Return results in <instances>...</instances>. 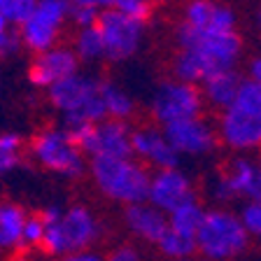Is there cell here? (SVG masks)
<instances>
[{
  "mask_svg": "<svg viewBox=\"0 0 261 261\" xmlns=\"http://www.w3.org/2000/svg\"><path fill=\"white\" fill-rule=\"evenodd\" d=\"M240 51H243V40L238 33L203 38L196 47L179 49V54L173 61V75L185 84H201L215 72L233 70Z\"/></svg>",
  "mask_w": 261,
  "mask_h": 261,
  "instance_id": "6da1fadb",
  "label": "cell"
},
{
  "mask_svg": "<svg viewBox=\"0 0 261 261\" xmlns=\"http://www.w3.org/2000/svg\"><path fill=\"white\" fill-rule=\"evenodd\" d=\"M217 136L231 149L252 152L261 147V84L243 80L233 103L219 117Z\"/></svg>",
  "mask_w": 261,
  "mask_h": 261,
  "instance_id": "7a4b0ae2",
  "label": "cell"
},
{
  "mask_svg": "<svg viewBox=\"0 0 261 261\" xmlns=\"http://www.w3.org/2000/svg\"><path fill=\"white\" fill-rule=\"evenodd\" d=\"M91 175L93 182L108 198L117 203L138 205L149 201V185L152 175L145 163L133 159H91Z\"/></svg>",
  "mask_w": 261,
  "mask_h": 261,
  "instance_id": "3957f363",
  "label": "cell"
},
{
  "mask_svg": "<svg viewBox=\"0 0 261 261\" xmlns=\"http://www.w3.org/2000/svg\"><path fill=\"white\" fill-rule=\"evenodd\" d=\"M252 236L243 219L228 210H205L196 233V252L207 261H231L250 250Z\"/></svg>",
  "mask_w": 261,
  "mask_h": 261,
  "instance_id": "277c9868",
  "label": "cell"
},
{
  "mask_svg": "<svg viewBox=\"0 0 261 261\" xmlns=\"http://www.w3.org/2000/svg\"><path fill=\"white\" fill-rule=\"evenodd\" d=\"M100 82L84 75H70L49 87V103L63 114L65 128L80 124H100L108 119L100 100Z\"/></svg>",
  "mask_w": 261,
  "mask_h": 261,
  "instance_id": "5b68a950",
  "label": "cell"
},
{
  "mask_svg": "<svg viewBox=\"0 0 261 261\" xmlns=\"http://www.w3.org/2000/svg\"><path fill=\"white\" fill-rule=\"evenodd\" d=\"M98 222L87 207L75 205L54 224H44V238L40 250L49 256H68L87 252V247L98 240Z\"/></svg>",
  "mask_w": 261,
  "mask_h": 261,
  "instance_id": "8992f818",
  "label": "cell"
},
{
  "mask_svg": "<svg viewBox=\"0 0 261 261\" xmlns=\"http://www.w3.org/2000/svg\"><path fill=\"white\" fill-rule=\"evenodd\" d=\"M31 154L47 170L65 177H77L84 173V154L70 142L65 128H44L31 140Z\"/></svg>",
  "mask_w": 261,
  "mask_h": 261,
  "instance_id": "52a82bcc",
  "label": "cell"
},
{
  "mask_svg": "<svg viewBox=\"0 0 261 261\" xmlns=\"http://www.w3.org/2000/svg\"><path fill=\"white\" fill-rule=\"evenodd\" d=\"M70 16V0H38L33 14L21 23L19 38L31 51L44 54L54 49L63 21Z\"/></svg>",
  "mask_w": 261,
  "mask_h": 261,
  "instance_id": "ba28073f",
  "label": "cell"
},
{
  "mask_svg": "<svg viewBox=\"0 0 261 261\" xmlns=\"http://www.w3.org/2000/svg\"><path fill=\"white\" fill-rule=\"evenodd\" d=\"M205 100L196 84H185V82H163L156 89L152 98V117L161 126L175 124V121L196 119L201 117Z\"/></svg>",
  "mask_w": 261,
  "mask_h": 261,
  "instance_id": "9c48e42d",
  "label": "cell"
},
{
  "mask_svg": "<svg viewBox=\"0 0 261 261\" xmlns=\"http://www.w3.org/2000/svg\"><path fill=\"white\" fill-rule=\"evenodd\" d=\"M100 38H103L105 56L110 61H126L138 51L142 42L145 23L133 21L117 10H103L96 21Z\"/></svg>",
  "mask_w": 261,
  "mask_h": 261,
  "instance_id": "30bf717a",
  "label": "cell"
},
{
  "mask_svg": "<svg viewBox=\"0 0 261 261\" xmlns=\"http://www.w3.org/2000/svg\"><path fill=\"white\" fill-rule=\"evenodd\" d=\"M163 138L168 140V145L173 147L177 154H191V156L212 152L219 142V136H217V130H215V126L207 124L203 117L175 121V124L163 126Z\"/></svg>",
  "mask_w": 261,
  "mask_h": 261,
  "instance_id": "8fae6325",
  "label": "cell"
},
{
  "mask_svg": "<svg viewBox=\"0 0 261 261\" xmlns=\"http://www.w3.org/2000/svg\"><path fill=\"white\" fill-rule=\"evenodd\" d=\"M191 198H196L194 185L182 170L168 168V170H156L152 175L149 205L161 210L163 215H170L175 207H179L182 203L191 201Z\"/></svg>",
  "mask_w": 261,
  "mask_h": 261,
  "instance_id": "7c38bea8",
  "label": "cell"
},
{
  "mask_svg": "<svg viewBox=\"0 0 261 261\" xmlns=\"http://www.w3.org/2000/svg\"><path fill=\"white\" fill-rule=\"evenodd\" d=\"M77 68H80V59H77L75 49L54 47L49 51H44V54H40L31 63L28 80H31V84H35L40 89H49L51 84L63 80V77L77 75Z\"/></svg>",
  "mask_w": 261,
  "mask_h": 261,
  "instance_id": "4fadbf2b",
  "label": "cell"
},
{
  "mask_svg": "<svg viewBox=\"0 0 261 261\" xmlns=\"http://www.w3.org/2000/svg\"><path fill=\"white\" fill-rule=\"evenodd\" d=\"M130 145H133V156H138L140 163H149L159 170L177 168L179 154L163 138V130H156L152 126L136 128L130 133Z\"/></svg>",
  "mask_w": 261,
  "mask_h": 261,
  "instance_id": "5bb4252c",
  "label": "cell"
},
{
  "mask_svg": "<svg viewBox=\"0 0 261 261\" xmlns=\"http://www.w3.org/2000/svg\"><path fill=\"white\" fill-rule=\"evenodd\" d=\"M124 222L138 238L147 240V243H154V245L168 231V215H163L161 210H156L149 203L128 205L124 210Z\"/></svg>",
  "mask_w": 261,
  "mask_h": 261,
  "instance_id": "9a60e30c",
  "label": "cell"
},
{
  "mask_svg": "<svg viewBox=\"0 0 261 261\" xmlns=\"http://www.w3.org/2000/svg\"><path fill=\"white\" fill-rule=\"evenodd\" d=\"M133 130L126 126V121L105 119L98 124V149L96 156L105 159H133V145H130ZM93 156V159H96Z\"/></svg>",
  "mask_w": 261,
  "mask_h": 261,
  "instance_id": "2e32d148",
  "label": "cell"
},
{
  "mask_svg": "<svg viewBox=\"0 0 261 261\" xmlns=\"http://www.w3.org/2000/svg\"><path fill=\"white\" fill-rule=\"evenodd\" d=\"M240 75L236 70H224V72H215V75L205 77L201 82V93L210 108L215 110H226L228 105L233 103L236 93L240 89Z\"/></svg>",
  "mask_w": 261,
  "mask_h": 261,
  "instance_id": "e0dca14e",
  "label": "cell"
},
{
  "mask_svg": "<svg viewBox=\"0 0 261 261\" xmlns=\"http://www.w3.org/2000/svg\"><path fill=\"white\" fill-rule=\"evenodd\" d=\"M28 212L19 203L0 201V250H21V233Z\"/></svg>",
  "mask_w": 261,
  "mask_h": 261,
  "instance_id": "ac0fdd59",
  "label": "cell"
},
{
  "mask_svg": "<svg viewBox=\"0 0 261 261\" xmlns=\"http://www.w3.org/2000/svg\"><path fill=\"white\" fill-rule=\"evenodd\" d=\"M203 217H205L203 205L198 203V198H191V201L182 203V205L175 207L168 215V228L179 236H187V238L196 240V233H198V228H201Z\"/></svg>",
  "mask_w": 261,
  "mask_h": 261,
  "instance_id": "d6986e66",
  "label": "cell"
},
{
  "mask_svg": "<svg viewBox=\"0 0 261 261\" xmlns=\"http://www.w3.org/2000/svg\"><path fill=\"white\" fill-rule=\"evenodd\" d=\"M100 100L105 105V112H108V119H117V121H126L133 114L136 105L130 100V96H126V91L112 82H100Z\"/></svg>",
  "mask_w": 261,
  "mask_h": 261,
  "instance_id": "ffe728a7",
  "label": "cell"
},
{
  "mask_svg": "<svg viewBox=\"0 0 261 261\" xmlns=\"http://www.w3.org/2000/svg\"><path fill=\"white\" fill-rule=\"evenodd\" d=\"M156 247L163 256H168V259H173V261H189L194 254H198V252H196V240L194 238L179 236V233H175V231H170V228L156 243Z\"/></svg>",
  "mask_w": 261,
  "mask_h": 261,
  "instance_id": "44dd1931",
  "label": "cell"
},
{
  "mask_svg": "<svg viewBox=\"0 0 261 261\" xmlns=\"http://www.w3.org/2000/svg\"><path fill=\"white\" fill-rule=\"evenodd\" d=\"M75 54L80 61H96L100 56H105L103 38H100L98 26L80 28V35L75 40Z\"/></svg>",
  "mask_w": 261,
  "mask_h": 261,
  "instance_id": "7402d4cb",
  "label": "cell"
},
{
  "mask_svg": "<svg viewBox=\"0 0 261 261\" xmlns=\"http://www.w3.org/2000/svg\"><path fill=\"white\" fill-rule=\"evenodd\" d=\"M215 7H217V3H212V0H189L185 7V23L205 38V31L212 21Z\"/></svg>",
  "mask_w": 261,
  "mask_h": 261,
  "instance_id": "603a6c76",
  "label": "cell"
},
{
  "mask_svg": "<svg viewBox=\"0 0 261 261\" xmlns=\"http://www.w3.org/2000/svg\"><path fill=\"white\" fill-rule=\"evenodd\" d=\"M23 140L16 133H0V175L14 170L21 163Z\"/></svg>",
  "mask_w": 261,
  "mask_h": 261,
  "instance_id": "cb8c5ba5",
  "label": "cell"
},
{
  "mask_svg": "<svg viewBox=\"0 0 261 261\" xmlns=\"http://www.w3.org/2000/svg\"><path fill=\"white\" fill-rule=\"evenodd\" d=\"M70 142L80 149L82 154H89V156H96L98 149V124H80V126H70L65 128Z\"/></svg>",
  "mask_w": 261,
  "mask_h": 261,
  "instance_id": "d4e9b609",
  "label": "cell"
},
{
  "mask_svg": "<svg viewBox=\"0 0 261 261\" xmlns=\"http://www.w3.org/2000/svg\"><path fill=\"white\" fill-rule=\"evenodd\" d=\"M35 5H38V0H0V16L7 23L21 26L28 16L33 14Z\"/></svg>",
  "mask_w": 261,
  "mask_h": 261,
  "instance_id": "484cf974",
  "label": "cell"
},
{
  "mask_svg": "<svg viewBox=\"0 0 261 261\" xmlns=\"http://www.w3.org/2000/svg\"><path fill=\"white\" fill-rule=\"evenodd\" d=\"M112 10L121 12V14L133 19V21L147 23L149 16H152V0H114Z\"/></svg>",
  "mask_w": 261,
  "mask_h": 261,
  "instance_id": "4316f807",
  "label": "cell"
},
{
  "mask_svg": "<svg viewBox=\"0 0 261 261\" xmlns=\"http://www.w3.org/2000/svg\"><path fill=\"white\" fill-rule=\"evenodd\" d=\"M44 238V219L40 212L28 215L26 224H23V233H21V247H40Z\"/></svg>",
  "mask_w": 261,
  "mask_h": 261,
  "instance_id": "83f0119b",
  "label": "cell"
},
{
  "mask_svg": "<svg viewBox=\"0 0 261 261\" xmlns=\"http://www.w3.org/2000/svg\"><path fill=\"white\" fill-rule=\"evenodd\" d=\"M240 219H243L245 228L250 231V236H259L261 238V205L259 203H250V205H245Z\"/></svg>",
  "mask_w": 261,
  "mask_h": 261,
  "instance_id": "f1b7e54d",
  "label": "cell"
},
{
  "mask_svg": "<svg viewBox=\"0 0 261 261\" xmlns=\"http://www.w3.org/2000/svg\"><path fill=\"white\" fill-rule=\"evenodd\" d=\"M21 44V38H16V35H12L10 33V23L0 16V54L7 56L12 54V51H16V47Z\"/></svg>",
  "mask_w": 261,
  "mask_h": 261,
  "instance_id": "f546056e",
  "label": "cell"
},
{
  "mask_svg": "<svg viewBox=\"0 0 261 261\" xmlns=\"http://www.w3.org/2000/svg\"><path fill=\"white\" fill-rule=\"evenodd\" d=\"M243 196L250 203H259V205H261V163L259 161L254 163V170H252L250 182H247V187H245V194Z\"/></svg>",
  "mask_w": 261,
  "mask_h": 261,
  "instance_id": "4dcf8cb0",
  "label": "cell"
},
{
  "mask_svg": "<svg viewBox=\"0 0 261 261\" xmlns=\"http://www.w3.org/2000/svg\"><path fill=\"white\" fill-rule=\"evenodd\" d=\"M98 14H100V12H98L96 7H70V16L75 19V23L80 28L96 26Z\"/></svg>",
  "mask_w": 261,
  "mask_h": 261,
  "instance_id": "1f68e13d",
  "label": "cell"
},
{
  "mask_svg": "<svg viewBox=\"0 0 261 261\" xmlns=\"http://www.w3.org/2000/svg\"><path fill=\"white\" fill-rule=\"evenodd\" d=\"M103 261H140V254H138V250L133 245H121V247L110 252V256Z\"/></svg>",
  "mask_w": 261,
  "mask_h": 261,
  "instance_id": "d6a6232c",
  "label": "cell"
},
{
  "mask_svg": "<svg viewBox=\"0 0 261 261\" xmlns=\"http://www.w3.org/2000/svg\"><path fill=\"white\" fill-rule=\"evenodd\" d=\"M61 261H103V256L96 252H77V254H68Z\"/></svg>",
  "mask_w": 261,
  "mask_h": 261,
  "instance_id": "836d02e7",
  "label": "cell"
},
{
  "mask_svg": "<svg viewBox=\"0 0 261 261\" xmlns=\"http://www.w3.org/2000/svg\"><path fill=\"white\" fill-rule=\"evenodd\" d=\"M250 80H254V82H259V84H261V56L252 59V63H250Z\"/></svg>",
  "mask_w": 261,
  "mask_h": 261,
  "instance_id": "e575fe53",
  "label": "cell"
},
{
  "mask_svg": "<svg viewBox=\"0 0 261 261\" xmlns=\"http://www.w3.org/2000/svg\"><path fill=\"white\" fill-rule=\"evenodd\" d=\"M70 7H96V5H93V0H70Z\"/></svg>",
  "mask_w": 261,
  "mask_h": 261,
  "instance_id": "d590c367",
  "label": "cell"
},
{
  "mask_svg": "<svg viewBox=\"0 0 261 261\" xmlns=\"http://www.w3.org/2000/svg\"><path fill=\"white\" fill-rule=\"evenodd\" d=\"M96 7H103V10H112L114 7V0H93Z\"/></svg>",
  "mask_w": 261,
  "mask_h": 261,
  "instance_id": "8d00e7d4",
  "label": "cell"
},
{
  "mask_svg": "<svg viewBox=\"0 0 261 261\" xmlns=\"http://www.w3.org/2000/svg\"><path fill=\"white\" fill-rule=\"evenodd\" d=\"M259 31H261V10H259Z\"/></svg>",
  "mask_w": 261,
  "mask_h": 261,
  "instance_id": "74e56055",
  "label": "cell"
},
{
  "mask_svg": "<svg viewBox=\"0 0 261 261\" xmlns=\"http://www.w3.org/2000/svg\"><path fill=\"white\" fill-rule=\"evenodd\" d=\"M189 261H207V259H189Z\"/></svg>",
  "mask_w": 261,
  "mask_h": 261,
  "instance_id": "f35d334b",
  "label": "cell"
}]
</instances>
